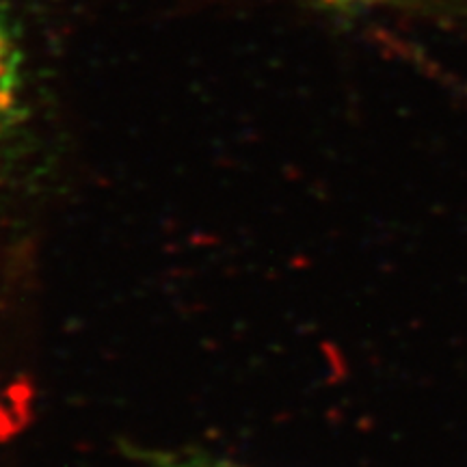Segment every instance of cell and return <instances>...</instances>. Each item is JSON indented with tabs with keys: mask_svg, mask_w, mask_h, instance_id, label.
<instances>
[{
	"mask_svg": "<svg viewBox=\"0 0 467 467\" xmlns=\"http://www.w3.org/2000/svg\"><path fill=\"white\" fill-rule=\"evenodd\" d=\"M28 119V61L11 0H0V156Z\"/></svg>",
	"mask_w": 467,
	"mask_h": 467,
	"instance_id": "cell-1",
	"label": "cell"
},
{
	"mask_svg": "<svg viewBox=\"0 0 467 467\" xmlns=\"http://www.w3.org/2000/svg\"><path fill=\"white\" fill-rule=\"evenodd\" d=\"M119 451L143 467H249L192 446H145V443L121 441Z\"/></svg>",
	"mask_w": 467,
	"mask_h": 467,
	"instance_id": "cell-2",
	"label": "cell"
},
{
	"mask_svg": "<svg viewBox=\"0 0 467 467\" xmlns=\"http://www.w3.org/2000/svg\"><path fill=\"white\" fill-rule=\"evenodd\" d=\"M296 3H303L314 9L334 11V14H358V11L372 7L381 0H296Z\"/></svg>",
	"mask_w": 467,
	"mask_h": 467,
	"instance_id": "cell-3",
	"label": "cell"
}]
</instances>
